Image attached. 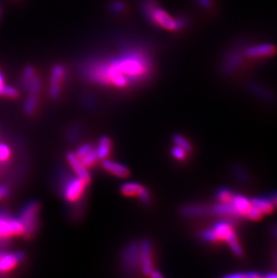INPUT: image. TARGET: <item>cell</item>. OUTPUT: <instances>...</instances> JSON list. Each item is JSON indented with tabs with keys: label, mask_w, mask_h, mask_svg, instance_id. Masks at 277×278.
I'll use <instances>...</instances> for the list:
<instances>
[{
	"label": "cell",
	"mask_w": 277,
	"mask_h": 278,
	"mask_svg": "<svg viewBox=\"0 0 277 278\" xmlns=\"http://www.w3.org/2000/svg\"><path fill=\"white\" fill-rule=\"evenodd\" d=\"M140 261H141L142 271L144 274L150 275L153 268H152V261H151V247L149 241H143L140 248Z\"/></svg>",
	"instance_id": "11"
},
{
	"label": "cell",
	"mask_w": 277,
	"mask_h": 278,
	"mask_svg": "<svg viewBox=\"0 0 277 278\" xmlns=\"http://www.w3.org/2000/svg\"><path fill=\"white\" fill-rule=\"evenodd\" d=\"M186 150H184L181 147H178L177 145L172 149V155L174 156L175 158H177L178 160H182L186 158Z\"/></svg>",
	"instance_id": "34"
},
{
	"label": "cell",
	"mask_w": 277,
	"mask_h": 278,
	"mask_svg": "<svg viewBox=\"0 0 277 278\" xmlns=\"http://www.w3.org/2000/svg\"><path fill=\"white\" fill-rule=\"evenodd\" d=\"M16 235H24V226L19 218L0 213V241H7Z\"/></svg>",
	"instance_id": "4"
},
{
	"label": "cell",
	"mask_w": 277,
	"mask_h": 278,
	"mask_svg": "<svg viewBox=\"0 0 277 278\" xmlns=\"http://www.w3.org/2000/svg\"><path fill=\"white\" fill-rule=\"evenodd\" d=\"M39 205L36 202H30L22 209L19 220L24 226V236L33 235L37 226Z\"/></svg>",
	"instance_id": "3"
},
{
	"label": "cell",
	"mask_w": 277,
	"mask_h": 278,
	"mask_svg": "<svg viewBox=\"0 0 277 278\" xmlns=\"http://www.w3.org/2000/svg\"><path fill=\"white\" fill-rule=\"evenodd\" d=\"M264 215L262 212L257 209L256 207H254L253 205H251V207L249 208L246 217L251 220H260L262 218V216Z\"/></svg>",
	"instance_id": "32"
},
{
	"label": "cell",
	"mask_w": 277,
	"mask_h": 278,
	"mask_svg": "<svg viewBox=\"0 0 277 278\" xmlns=\"http://www.w3.org/2000/svg\"><path fill=\"white\" fill-rule=\"evenodd\" d=\"M250 89H251L256 95L260 96V97H263V98H265V99H269V98H272V97H273L272 94H269L268 92L266 91L265 89L261 88V87H259V86H257V85H251V86H250Z\"/></svg>",
	"instance_id": "31"
},
{
	"label": "cell",
	"mask_w": 277,
	"mask_h": 278,
	"mask_svg": "<svg viewBox=\"0 0 277 278\" xmlns=\"http://www.w3.org/2000/svg\"><path fill=\"white\" fill-rule=\"evenodd\" d=\"M11 155L9 146L5 143H0V162L7 161Z\"/></svg>",
	"instance_id": "33"
},
{
	"label": "cell",
	"mask_w": 277,
	"mask_h": 278,
	"mask_svg": "<svg viewBox=\"0 0 277 278\" xmlns=\"http://www.w3.org/2000/svg\"><path fill=\"white\" fill-rule=\"evenodd\" d=\"M196 2L204 9H210L212 6L211 0H196Z\"/></svg>",
	"instance_id": "37"
},
{
	"label": "cell",
	"mask_w": 277,
	"mask_h": 278,
	"mask_svg": "<svg viewBox=\"0 0 277 278\" xmlns=\"http://www.w3.org/2000/svg\"><path fill=\"white\" fill-rule=\"evenodd\" d=\"M93 150H94V148H93L90 144H84V145L79 147V150H77L76 155H77L79 158H81L83 156H85V155H87V153H89V152Z\"/></svg>",
	"instance_id": "35"
},
{
	"label": "cell",
	"mask_w": 277,
	"mask_h": 278,
	"mask_svg": "<svg viewBox=\"0 0 277 278\" xmlns=\"http://www.w3.org/2000/svg\"><path fill=\"white\" fill-rule=\"evenodd\" d=\"M173 140H174L175 144L178 146V147H181L184 150H186V151L191 150L190 143H189V141L186 140V138L183 137L181 135L176 134L174 137H173Z\"/></svg>",
	"instance_id": "28"
},
{
	"label": "cell",
	"mask_w": 277,
	"mask_h": 278,
	"mask_svg": "<svg viewBox=\"0 0 277 278\" xmlns=\"http://www.w3.org/2000/svg\"><path fill=\"white\" fill-rule=\"evenodd\" d=\"M235 195L236 194L231 189L224 187V188H220L217 191L216 198L218 200V202L227 203V202H232Z\"/></svg>",
	"instance_id": "21"
},
{
	"label": "cell",
	"mask_w": 277,
	"mask_h": 278,
	"mask_svg": "<svg viewBox=\"0 0 277 278\" xmlns=\"http://www.w3.org/2000/svg\"><path fill=\"white\" fill-rule=\"evenodd\" d=\"M271 233H272V235H273L275 239L277 240V224L273 225L272 229H271Z\"/></svg>",
	"instance_id": "40"
},
{
	"label": "cell",
	"mask_w": 277,
	"mask_h": 278,
	"mask_svg": "<svg viewBox=\"0 0 277 278\" xmlns=\"http://www.w3.org/2000/svg\"><path fill=\"white\" fill-rule=\"evenodd\" d=\"M0 96L14 98V97H17L18 96V91L16 88H14L11 86L5 85L4 87H2L1 90H0Z\"/></svg>",
	"instance_id": "29"
},
{
	"label": "cell",
	"mask_w": 277,
	"mask_h": 278,
	"mask_svg": "<svg viewBox=\"0 0 277 278\" xmlns=\"http://www.w3.org/2000/svg\"><path fill=\"white\" fill-rule=\"evenodd\" d=\"M79 158L80 159V161L82 162L83 165L87 168V166H91L98 158H97V155H96V151L94 149L89 153H87V155Z\"/></svg>",
	"instance_id": "25"
},
{
	"label": "cell",
	"mask_w": 277,
	"mask_h": 278,
	"mask_svg": "<svg viewBox=\"0 0 277 278\" xmlns=\"http://www.w3.org/2000/svg\"><path fill=\"white\" fill-rule=\"evenodd\" d=\"M87 185V183L83 181L82 179H79L77 176L67 179L62 189L65 199L71 203L78 201L82 196Z\"/></svg>",
	"instance_id": "5"
},
{
	"label": "cell",
	"mask_w": 277,
	"mask_h": 278,
	"mask_svg": "<svg viewBox=\"0 0 277 278\" xmlns=\"http://www.w3.org/2000/svg\"><path fill=\"white\" fill-rule=\"evenodd\" d=\"M1 14H2V8H1V5H0V17H1Z\"/></svg>",
	"instance_id": "44"
},
{
	"label": "cell",
	"mask_w": 277,
	"mask_h": 278,
	"mask_svg": "<svg viewBox=\"0 0 277 278\" xmlns=\"http://www.w3.org/2000/svg\"><path fill=\"white\" fill-rule=\"evenodd\" d=\"M150 276H152L153 278L162 277V275L160 274V273H158V272L156 271V270H153V271H152V273L150 274Z\"/></svg>",
	"instance_id": "41"
},
{
	"label": "cell",
	"mask_w": 277,
	"mask_h": 278,
	"mask_svg": "<svg viewBox=\"0 0 277 278\" xmlns=\"http://www.w3.org/2000/svg\"><path fill=\"white\" fill-rule=\"evenodd\" d=\"M233 171H234V175L236 176L238 179L241 180V181H244L245 182V181L248 180V176L247 175V172H246L243 169H241L240 166L234 168V169H233Z\"/></svg>",
	"instance_id": "36"
},
{
	"label": "cell",
	"mask_w": 277,
	"mask_h": 278,
	"mask_svg": "<svg viewBox=\"0 0 277 278\" xmlns=\"http://www.w3.org/2000/svg\"><path fill=\"white\" fill-rule=\"evenodd\" d=\"M24 259V254L22 252L8 253L0 252V273H7L14 269L19 262Z\"/></svg>",
	"instance_id": "8"
},
{
	"label": "cell",
	"mask_w": 277,
	"mask_h": 278,
	"mask_svg": "<svg viewBox=\"0 0 277 278\" xmlns=\"http://www.w3.org/2000/svg\"><path fill=\"white\" fill-rule=\"evenodd\" d=\"M36 104H37V96H35V95H31V94H30L29 97L27 98L26 102H25V113L28 114V115L33 114L34 109L36 107Z\"/></svg>",
	"instance_id": "26"
},
{
	"label": "cell",
	"mask_w": 277,
	"mask_h": 278,
	"mask_svg": "<svg viewBox=\"0 0 277 278\" xmlns=\"http://www.w3.org/2000/svg\"><path fill=\"white\" fill-rule=\"evenodd\" d=\"M245 57L252 60H264V59L270 58L276 53V48L272 43L263 42V43H257L254 45L248 46L247 49H245Z\"/></svg>",
	"instance_id": "6"
},
{
	"label": "cell",
	"mask_w": 277,
	"mask_h": 278,
	"mask_svg": "<svg viewBox=\"0 0 277 278\" xmlns=\"http://www.w3.org/2000/svg\"><path fill=\"white\" fill-rule=\"evenodd\" d=\"M66 69L62 64H56L51 70L50 75V96L52 98L58 97L61 92L62 81L66 76Z\"/></svg>",
	"instance_id": "7"
},
{
	"label": "cell",
	"mask_w": 277,
	"mask_h": 278,
	"mask_svg": "<svg viewBox=\"0 0 277 278\" xmlns=\"http://www.w3.org/2000/svg\"><path fill=\"white\" fill-rule=\"evenodd\" d=\"M121 191L125 195H132V196L138 195L140 199L144 203L149 202V192L144 187H142L138 183H125L121 187Z\"/></svg>",
	"instance_id": "9"
},
{
	"label": "cell",
	"mask_w": 277,
	"mask_h": 278,
	"mask_svg": "<svg viewBox=\"0 0 277 278\" xmlns=\"http://www.w3.org/2000/svg\"><path fill=\"white\" fill-rule=\"evenodd\" d=\"M232 203L236 208L237 212L239 213L240 217H246L249 208L251 207L250 199H248L243 195H235L234 198L232 199Z\"/></svg>",
	"instance_id": "15"
},
{
	"label": "cell",
	"mask_w": 277,
	"mask_h": 278,
	"mask_svg": "<svg viewBox=\"0 0 277 278\" xmlns=\"http://www.w3.org/2000/svg\"><path fill=\"white\" fill-rule=\"evenodd\" d=\"M212 229L219 235V239H220V241H226L228 237L230 236L232 233L235 232L234 228H233V225L229 220H219V221H217L215 225L212 226Z\"/></svg>",
	"instance_id": "14"
},
{
	"label": "cell",
	"mask_w": 277,
	"mask_h": 278,
	"mask_svg": "<svg viewBox=\"0 0 277 278\" xmlns=\"http://www.w3.org/2000/svg\"><path fill=\"white\" fill-rule=\"evenodd\" d=\"M67 159L78 178L82 179L83 181H85L87 184L90 181V175L87 171V168L83 165L82 162L80 161V159L76 154L72 152L67 154Z\"/></svg>",
	"instance_id": "10"
},
{
	"label": "cell",
	"mask_w": 277,
	"mask_h": 278,
	"mask_svg": "<svg viewBox=\"0 0 277 278\" xmlns=\"http://www.w3.org/2000/svg\"><path fill=\"white\" fill-rule=\"evenodd\" d=\"M41 79H39L37 76H34L33 79L30 81L29 85H28V87L26 89L29 90L31 95L37 96L38 93L40 92V89H41Z\"/></svg>",
	"instance_id": "23"
},
{
	"label": "cell",
	"mask_w": 277,
	"mask_h": 278,
	"mask_svg": "<svg viewBox=\"0 0 277 278\" xmlns=\"http://www.w3.org/2000/svg\"><path fill=\"white\" fill-rule=\"evenodd\" d=\"M102 166L105 171L116 176L118 178H126L129 175V170L126 166L122 165L117 162L111 161V160H104L102 163Z\"/></svg>",
	"instance_id": "13"
},
{
	"label": "cell",
	"mask_w": 277,
	"mask_h": 278,
	"mask_svg": "<svg viewBox=\"0 0 277 278\" xmlns=\"http://www.w3.org/2000/svg\"><path fill=\"white\" fill-rule=\"evenodd\" d=\"M34 70H33L32 67H26L24 71V74H23V79H22V81H21V84L22 86L25 87V89L28 87L29 85L30 81L33 79V77H34Z\"/></svg>",
	"instance_id": "24"
},
{
	"label": "cell",
	"mask_w": 277,
	"mask_h": 278,
	"mask_svg": "<svg viewBox=\"0 0 277 278\" xmlns=\"http://www.w3.org/2000/svg\"><path fill=\"white\" fill-rule=\"evenodd\" d=\"M141 7L146 18L154 25L175 32L182 30L187 25L186 17H171L169 13L158 6L157 0H142Z\"/></svg>",
	"instance_id": "2"
},
{
	"label": "cell",
	"mask_w": 277,
	"mask_h": 278,
	"mask_svg": "<svg viewBox=\"0 0 277 278\" xmlns=\"http://www.w3.org/2000/svg\"><path fill=\"white\" fill-rule=\"evenodd\" d=\"M4 86H5L4 77H3V75H2V73H1V71H0V90H1V88L4 87Z\"/></svg>",
	"instance_id": "42"
},
{
	"label": "cell",
	"mask_w": 277,
	"mask_h": 278,
	"mask_svg": "<svg viewBox=\"0 0 277 278\" xmlns=\"http://www.w3.org/2000/svg\"><path fill=\"white\" fill-rule=\"evenodd\" d=\"M95 151H96L97 158L100 159H105L107 158L110 152V140L107 137L101 138Z\"/></svg>",
	"instance_id": "19"
},
{
	"label": "cell",
	"mask_w": 277,
	"mask_h": 278,
	"mask_svg": "<svg viewBox=\"0 0 277 278\" xmlns=\"http://www.w3.org/2000/svg\"><path fill=\"white\" fill-rule=\"evenodd\" d=\"M226 242L230 246V248L232 249V251L234 255H236L238 257H240V256L243 255V249L240 245V241H239V239H238L235 232L232 233L230 236L228 237Z\"/></svg>",
	"instance_id": "20"
},
{
	"label": "cell",
	"mask_w": 277,
	"mask_h": 278,
	"mask_svg": "<svg viewBox=\"0 0 277 278\" xmlns=\"http://www.w3.org/2000/svg\"><path fill=\"white\" fill-rule=\"evenodd\" d=\"M9 195V189L5 186H0V199H3Z\"/></svg>",
	"instance_id": "39"
},
{
	"label": "cell",
	"mask_w": 277,
	"mask_h": 278,
	"mask_svg": "<svg viewBox=\"0 0 277 278\" xmlns=\"http://www.w3.org/2000/svg\"><path fill=\"white\" fill-rule=\"evenodd\" d=\"M200 237L203 241H209V242H220L221 241L219 239V235L217 234L213 229L204 230L200 234Z\"/></svg>",
	"instance_id": "22"
},
{
	"label": "cell",
	"mask_w": 277,
	"mask_h": 278,
	"mask_svg": "<svg viewBox=\"0 0 277 278\" xmlns=\"http://www.w3.org/2000/svg\"><path fill=\"white\" fill-rule=\"evenodd\" d=\"M226 277L229 278H257V277H264V274H259L257 272H248V273H245V272H239V273H234V274H228L226 275Z\"/></svg>",
	"instance_id": "27"
},
{
	"label": "cell",
	"mask_w": 277,
	"mask_h": 278,
	"mask_svg": "<svg viewBox=\"0 0 277 278\" xmlns=\"http://www.w3.org/2000/svg\"><path fill=\"white\" fill-rule=\"evenodd\" d=\"M153 71L148 49L137 43L124 45L116 53L95 56L82 63L81 73L92 83L126 88L144 82Z\"/></svg>",
	"instance_id": "1"
},
{
	"label": "cell",
	"mask_w": 277,
	"mask_h": 278,
	"mask_svg": "<svg viewBox=\"0 0 277 278\" xmlns=\"http://www.w3.org/2000/svg\"><path fill=\"white\" fill-rule=\"evenodd\" d=\"M274 262H275V268H276V273H277V250L274 253Z\"/></svg>",
	"instance_id": "43"
},
{
	"label": "cell",
	"mask_w": 277,
	"mask_h": 278,
	"mask_svg": "<svg viewBox=\"0 0 277 278\" xmlns=\"http://www.w3.org/2000/svg\"><path fill=\"white\" fill-rule=\"evenodd\" d=\"M109 9L111 12L116 13V14L123 13L125 9V4L120 0H115L109 5Z\"/></svg>",
	"instance_id": "30"
},
{
	"label": "cell",
	"mask_w": 277,
	"mask_h": 278,
	"mask_svg": "<svg viewBox=\"0 0 277 278\" xmlns=\"http://www.w3.org/2000/svg\"><path fill=\"white\" fill-rule=\"evenodd\" d=\"M140 249L137 247V245L133 244V245L130 246L127 250H126V253L124 256V259H125V264L130 267H133L137 265V263L139 262V258H140Z\"/></svg>",
	"instance_id": "18"
},
{
	"label": "cell",
	"mask_w": 277,
	"mask_h": 278,
	"mask_svg": "<svg viewBox=\"0 0 277 278\" xmlns=\"http://www.w3.org/2000/svg\"><path fill=\"white\" fill-rule=\"evenodd\" d=\"M269 201L272 203V204L273 205V207H277V192H273V194L267 196Z\"/></svg>",
	"instance_id": "38"
},
{
	"label": "cell",
	"mask_w": 277,
	"mask_h": 278,
	"mask_svg": "<svg viewBox=\"0 0 277 278\" xmlns=\"http://www.w3.org/2000/svg\"><path fill=\"white\" fill-rule=\"evenodd\" d=\"M211 208L202 205V204H195V205H188L182 209L183 215L186 217H196V216H202L210 212Z\"/></svg>",
	"instance_id": "17"
},
{
	"label": "cell",
	"mask_w": 277,
	"mask_h": 278,
	"mask_svg": "<svg viewBox=\"0 0 277 278\" xmlns=\"http://www.w3.org/2000/svg\"><path fill=\"white\" fill-rule=\"evenodd\" d=\"M211 211L217 215L227 216V217H232V218L240 217L232 201V202H227V203L218 202L211 208Z\"/></svg>",
	"instance_id": "12"
},
{
	"label": "cell",
	"mask_w": 277,
	"mask_h": 278,
	"mask_svg": "<svg viewBox=\"0 0 277 278\" xmlns=\"http://www.w3.org/2000/svg\"><path fill=\"white\" fill-rule=\"evenodd\" d=\"M251 205L257 208L263 214H269L274 210L272 203L267 197H254L250 199Z\"/></svg>",
	"instance_id": "16"
}]
</instances>
